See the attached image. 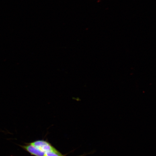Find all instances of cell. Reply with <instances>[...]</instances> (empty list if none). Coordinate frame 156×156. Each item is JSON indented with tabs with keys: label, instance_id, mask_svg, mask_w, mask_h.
I'll return each instance as SVG.
<instances>
[{
	"label": "cell",
	"instance_id": "obj_2",
	"mask_svg": "<svg viewBox=\"0 0 156 156\" xmlns=\"http://www.w3.org/2000/svg\"><path fill=\"white\" fill-rule=\"evenodd\" d=\"M20 146L32 156H44L45 154L37 148L29 143L26 144L24 145H20Z\"/></svg>",
	"mask_w": 156,
	"mask_h": 156
},
{
	"label": "cell",
	"instance_id": "obj_1",
	"mask_svg": "<svg viewBox=\"0 0 156 156\" xmlns=\"http://www.w3.org/2000/svg\"><path fill=\"white\" fill-rule=\"evenodd\" d=\"M45 154L48 152L55 151L56 149L49 142L44 140H37L29 143Z\"/></svg>",
	"mask_w": 156,
	"mask_h": 156
},
{
	"label": "cell",
	"instance_id": "obj_3",
	"mask_svg": "<svg viewBox=\"0 0 156 156\" xmlns=\"http://www.w3.org/2000/svg\"><path fill=\"white\" fill-rule=\"evenodd\" d=\"M44 156H66L62 154L56 149L55 151L48 152L45 154Z\"/></svg>",
	"mask_w": 156,
	"mask_h": 156
}]
</instances>
